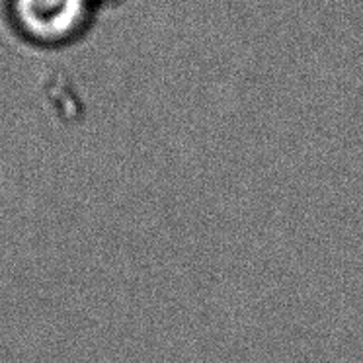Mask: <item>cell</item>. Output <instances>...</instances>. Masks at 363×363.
<instances>
[{"label": "cell", "mask_w": 363, "mask_h": 363, "mask_svg": "<svg viewBox=\"0 0 363 363\" xmlns=\"http://www.w3.org/2000/svg\"><path fill=\"white\" fill-rule=\"evenodd\" d=\"M88 0H14V10L26 32L40 40L71 35L84 20Z\"/></svg>", "instance_id": "cell-1"}]
</instances>
